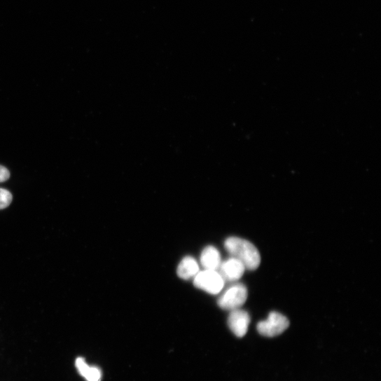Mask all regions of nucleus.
I'll return each instance as SVG.
<instances>
[{
    "mask_svg": "<svg viewBox=\"0 0 381 381\" xmlns=\"http://www.w3.org/2000/svg\"><path fill=\"white\" fill-rule=\"evenodd\" d=\"M226 251L234 257L241 261L245 268L249 270H256L261 263V255L257 248L250 242L231 237L225 242Z\"/></svg>",
    "mask_w": 381,
    "mask_h": 381,
    "instance_id": "obj_1",
    "label": "nucleus"
},
{
    "mask_svg": "<svg viewBox=\"0 0 381 381\" xmlns=\"http://www.w3.org/2000/svg\"><path fill=\"white\" fill-rule=\"evenodd\" d=\"M248 291L242 283H235L230 286L219 298V306L228 311L240 309L247 302Z\"/></svg>",
    "mask_w": 381,
    "mask_h": 381,
    "instance_id": "obj_2",
    "label": "nucleus"
},
{
    "mask_svg": "<svg viewBox=\"0 0 381 381\" xmlns=\"http://www.w3.org/2000/svg\"><path fill=\"white\" fill-rule=\"evenodd\" d=\"M194 284L209 294L217 295L223 291L225 280L218 270H205L195 277Z\"/></svg>",
    "mask_w": 381,
    "mask_h": 381,
    "instance_id": "obj_3",
    "label": "nucleus"
},
{
    "mask_svg": "<svg viewBox=\"0 0 381 381\" xmlns=\"http://www.w3.org/2000/svg\"><path fill=\"white\" fill-rule=\"evenodd\" d=\"M290 326L289 319L276 312H270L266 320L260 321L257 325L258 332L263 336L272 338L282 334Z\"/></svg>",
    "mask_w": 381,
    "mask_h": 381,
    "instance_id": "obj_4",
    "label": "nucleus"
},
{
    "mask_svg": "<svg viewBox=\"0 0 381 381\" xmlns=\"http://www.w3.org/2000/svg\"><path fill=\"white\" fill-rule=\"evenodd\" d=\"M228 322L231 331L237 337L242 338L247 333L251 318L247 312L237 309L230 312Z\"/></svg>",
    "mask_w": 381,
    "mask_h": 381,
    "instance_id": "obj_5",
    "label": "nucleus"
},
{
    "mask_svg": "<svg viewBox=\"0 0 381 381\" xmlns=\"http://www.w3.org/2000/svg\"><path fill=\"white\" fill-rule=\"evenodd\" d=\"M217 270L225 282H236L242 277L246 268L241 261L231 256L221 262Z\"/></svg>",
    "mask_w": 381,
    "mask_h": 381,
    "instance_id": "obj_6",
    "label": "nucleus"
},
{
    "mask_svg": "<svg viewBox=\"0 0 381 381\" xmlns=\"http://www.w3.org/2000/svg\"><path fill=\"white\" fill-rule=\"evenodd\" d=\"M199 272V264L197 260L192 256L184 257L177 268V275L183 279L195 277Z\"/></svg>",
    "mask_w": 381,
    "mask_h": 381,
    "instance_id": "obj_7",
    "label": "nucleus"
},
{
    "mask_svg": "<svg viewBox=\"0 0 381 381\" xmlns=\"http://www.w3.org/2000/svg\"><path fill=\"white\" fill-rule=\"evenodd\" d=\"M200 260L205 270H217L221 263V256L216 247L209 246L203 250Z\"/></svg>",
    "mask_w": 381,
    "mask_h": 381,
    "instance_id": "obj_8",
    "label": "nucleus"
},
{
    "mask_svg": "<svg viewBox=\"0 0 381 381\" xmlns=\"http://www.w3.org/2000/svg\"><path fill=\"white\" fill-rule=\"evenodd\" d=\"M76 366L80 374L87 381H101L102 377V370L97 367L90 366L83 358L78 357L76 360Z\"/></svg>",
    "mask_w": 381,
    "mask_h": 381,
    "instance_id": "obj_9",
    "label": "nucleus"
},
{
    "mask_svg": "<svg viewBox=\"0 0 381 381\" xmlns=\"http://www.w3.org/2000/svg\"><path fill=\"white\" fill-rule=\"evenodd\" d=\"M13 195L8 190L0 188V210L8 208L13 202Z\"/></svg>",
    "mask_w": 381,
    "mask_h": 381,
    "instance_id": "obj_10",
    "label": "nucleus"
},
{
    "mask_svg": "<svg viewBox=\"0 0 381 381\" xmlns=\"http://www.w3.org/2000/svg\"><path fill=\"white\" fill-rule=\"evenodd\" d=\"M11 177L10 171L4 166L0 165V183L8 180Z\"/></svg>",
    "mask_w": 381,
    "mask_h": 381,
    "instance_id": "obj_11",
    "label": "nucleus"
}]
</instances>
